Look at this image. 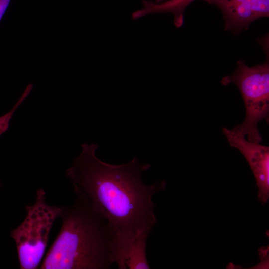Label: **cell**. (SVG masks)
Listing matches in <instances>:
<instances>
[{
  "mask_svg": "<svg viewBox=\"0 0 269 269\" xmlns=\"http://www.w3.org/2000/svg\"><path fill=\"white\" fill-rule=\"evenodd\" d=\"M255 19L269 16V0H248Z\"/></svg>",
  "mask_w": 269,
  "mask_h": 269,
  "instance_id": "obj_9",
  "label": "cell"
},
{
  "mask_svg": "<svg viewBox=\"0 0 269 269\" xmlns=\"http://www.w3.org/2000/svg\"><path fill=\"white\" fill-rule=\"evenodd\" d=\"M221 83L224 86L235 84L245 104V119L232 129L248 140L261 143L262 137L258 123L262 120L268 123L269 121V63L250 67L244 61L240 60L235 71L224 77Z\"/></svg>",
  "mask_w": 269,
  "mask_h": 269,
  "instance_id": "obj_3",
  "label": "cell"
},
{
  "mask_svg": "<svg viewBox=\"0 0 269 269\" xmlns=\"http://www.w3.org/2000/svg\"><path fill=\"white\" fill-rule=\"evenodd\" d=\"M217 6L221 11L225 21L224 29L233 34L240 33L248 29L255 18L248 0H204Z\"/></svg>",
  "mask_w": 269,
  "mask_h": 269,
  "instance_id": "obj_7",
  "label": "cell"
},
{
  "mask_svg": "<svg viewBox=\"0 0 269 269\" xmlns=\"http://www.w3.org/2000/svg\"><path fill=\"white\" fill-rule=\"evenodd\" d=\"M9 125V122L7 119L4 117H0V136L8 130ZM0 185L1 184L0 183Z\"/></svg>",
  "mask_w": 269,
  "mask_h": 269,
  "instance_id": "obj_10",
  "label": "cell"
},
{
  "mask_svg": "<svg viewBox=\"0 0 269 269\" xmlns=\"http://www.w3.org/2000/svg\"><path fill=\"white\" fill-rule=\"evenodd\" d=\"M195 0H166L161 3L144 0L143 7L132 14L133 19H138L148 14L169 12L173 14V23L179 28L184 23V13L186 8Z\"/></svg>",
  "mask_w": 269,
  "mask_h": 269,
  "instance_id": "obj_8",
  "label": "cell"
},
{
  "mask_svg": "<svg viewBox=\"0 0 269 269\" xmlns=\"http://www.w3.org/2000/svg\"><path fill=\"white\" fill-rule=\"evenodd\" d=\"M61 207V230L40 269L110 268L113 263L106 222L77 199Z\"/></svg>",
  "mask_w": 269,
  "mask_h": 269,
  "instance_id": "obj_2",
  "label": "cell"
},
{
  "mask_svg": "<svg viewBox=\"0 0 269 269\" xmlns=\"http://www.w3.org/2000/svg\"><path fill=\"white\" fill-rule=\"evenodd\" d=\"M46 199L45 191L41 188L38 189L34 204L25 208V218L11 232L22 269H35L38 267L44 254L53 224L60 216L61 207L48 205Z\"/></svg>",
  "mask_w": 269,
  "mask_h": 269,
  "instance_id": "obj_4",
  "label": "cell"
},
{
  "mask_svg": "<svg viewBox=\"0 0 269 269\" xmlns=\"http://www.w3.org/2000/svg\"><path fill=\"white\" fill-rule=\"evenodd\" d=\"M165 0H155L154 2L158 3H161L162 2H163Z\"/></svg>",
  "mask_w": 269,
  "mask_h": 269,
  "instance_id": "obj_11",
  "label": "cell"
},
{
  "mask_svg": "<svg viewBox=\"0 0 269 269\" xmlns=\"http://www.w3.org/2000/svg\"><path fill=\"white\" fill-rule=\"evenodd\" d=\"M66 172L76 199L103 219L111 238L150 235L157 223L153 195L165 190V180L150 185L142 174L151 167L134 157L121 165L105 163L96 155V143H84Z\"/></svg>",
  "mask_w": 269,
  "mask_h": 269,
  "instance_id": "obj_1",
  "label": "cell"
},
{
  "mask_svg": "<svg viewBox=\"0 0 269 269\" xmlns=\"http://www.w3.org/2000/svg\"><path fill=\"white\" fill-rule=\"evenodd\" d=\"M149 235L132 237L110 238V251L113 263L119 269H150L146 255Z\"/></svg>",
  "mask_w": 269,
  "mask_h": 269,
  "instance_id": "obj_6",
  "label": "cell"
},
{
  "mask_svg": "<svg viewBox=\"0 0 269 269\" xmlns=\"http://www.w3.org/2000/svg\"><path fill=\"white\" fill-rule=\"evenodd\" d=\"M222 132L231 147L244 157L254 176L258 189V198L263 203L269 198V147L251 142L238 132L226 128Z\"/></svg>",
  "mask_w": 269,
  "mask_h": 269,
  "instance_id": "obj_5",
  "label": "cell"
}]
</instances>
